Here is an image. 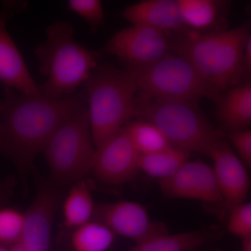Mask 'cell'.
Listing matches in <instances>:
<instances>
[{
	"mask_svg": "<svg viewBox=\"0 0 251 251\" xmlns=\"http://www.w3.org/2000/svg\"><path fill=\"white\" fill-rule=\"evenodd\" d=\"M87 104L85 92L58 99L25 95L4 86L0 99V152L25 174L63 122Z\"/></svg>",
	"mask_w": 251,
	"mask_h": 251,
	"instance_id": "1",
	"label": "cell"
},
{
	"mask_svg": "<svg viewBox=\"0 0 251 251\" xmlns=\"http://www.w3.org/2000/svg\"><path fill=\"white\" fill-rule=\"evenodd\" d=\"M251 23L209 33L188 31L170 39L171 51L191 62L199 74L221 92L241 84L243 55Z\"/></svg>",
	"mask_w": 251,
	"mask_h": 251,
	"instance_id": "2",
	"label": "cell"
},
{
	"mask_svg": "<svg viewBox=\"0 0 251 251\" xmlns=\"http://www.w3.org/2000/svg\"><path fill=\"white\" fill-rule=\"evenodd\" d=\"M46 36L35 50L39 71L46 77L39 86L40 93L50 99L73 95L99 65L101 54L79 44L67 21L54 22L46 29Z\"/></svg>",
	"mask_w": 251,
	"mask_h": 251,
	"instance_id": "3",
	"label": "cell"
},
{
	"mask_svg": "<svg viewBox=\"0 0 251 251\" xmlns=\"http://www.w3.org/2000/svg\"><path fill=\"white\" fill-rule=\"evenodd\" d=\"M91 133L96 148L134 117L137 86L126 69L99 64L84 83Z\"/></svg>",
	"mask_w": 251,
	"mask_h": 251,
	"instance_id": "4",
	"label": "cell"
},
{
	"mask_svg": "<svg viewBox=\"0 0 251 251\" xmlns=\"http://www.w3.org/2000/svg\"><path fill=\"white\" fill-rule=\"evenodd\" d=\"M198 103V100L150 98L137 94L134 117L156 126L171 146L209 156L226 135L211 125Z\"/></svg>",
	"mask_w": 251,
	"mask_h": 251,
	"instance_id": "5",
	"label": "cell"
},
{
	"mask_svg": "<svg viewBox=\"0 0 251 251\" xmlns=\"http://www.w3.org/2000/svg\"><path fill=\"white\" fill-rule=\"evenodd\" d=\"M126 69L134 78L137 94L143 97L199 101L203 98L215 100L221 93L189 61L173 52L148 65Z\"/></svg>",
	"mask_w": 251,
	"mask_h": 251,
	"instance_id": "6",
	"label": "cell"
},
{
	"mask_svg": "<svg viewBox=\"0 0 251 251\" xmlns=\"http://www.w3.org/2000/svg\"><path fill=\"white\" fill-rule=\"evenodd\" d=\"M52 182L59 187L81 181L92 172L94 146L87 104L68 117L44 150Z\"/></svg>",
	"mask_w": 251,
	"mask_h": 251,
	"instance_id": "7",
	"label": "cell"
},
{
	"mask_svg": "<svg viewBox=\"0 0 251 251\" xmlns=\"http://www.w3.org/2000/svg\"><path fill=\"white\" fill-rule=\"evenodd\" d=\"M102 52L115 56L126 67H140L155 62L170 53L171 41L166 33L132 25L115 33Z\"/></svg>",
	"mask_w": 251,
	"mask_h": 251,
	"instance_id": "8",
	"label": "cell"
},
{
	"mask_svg": "<svg viewBox=\"0 0 251 251\" xmlns=\"http://www.w3.org/2000/svg\"><path fill=\"white\" fill-rule=\"evenodd\" d=\"M92 220L136 244L168 233L164 224L153 221L143 204L132 201H120L96 205Z\"/></svg>",
	"mask_w": 251,
	"mask_h": 251,
	"instance_id": "9",
	"label": "cell"
},
{
	"mask_svg": "<svg viewBox=\"0 0 251 251\" xmlns=\"http://www.w3.org/2000/svg\"><path fill=\"white\" fill-rule=\"evenodd\" d=\"M27 3L4 1L0 10V82L25 95L39 97V85L31 76L21 52L6 29V23L23 11Z\"/></svg>",
	"mask_w": 251,
	"mask_h": 251,
	"instance_id": "10",
	"label": "cell"
},
{
	"mask_svg": "<svg viewBox=\"0 0 251 251\" xmlns=\"http://www.w3.org/2000/svg\"><path fill=\"white\" fill-rule=\"evenodd\" d=\"M138 158L139 153L122 128L97 149L91 173L103 184H125L131 181L139 171Z\"/></svg>",
	"mask_w": 251,
	"mask_h": 251,
	"instance_id": "11",
	"label": "cell"
},
{
	"mask_svg": "<svg viewBox=\"0 0 251 251\" xmlns=\"http://www.w3.org/2000/svg\"><path fill=\"white\" fill-rule=\"evenodd\" d=\"M60 187L52 182L42 184L24 213L19 242L29 251H49L54 217L61 202Z\"/></svg>",
	"mask_w": 251,
	"mask_h": 251,
	"instance_id": "12",
	"label": "cell"
},
{
	"mask_svg": "<svg viewBox=\"0 0 251 251\" xmlns=\"http://www.w3.org/2000/svg\"><path fill=\"white\" fill-rule=\"evenodd\" d=\"M167 198L224 202L212 167L202 161H188L168 179L159 181Z\"/></svg>",
	"mask_w": 251,
	"mask_h": 251,
	"instance_id": "13",
	"label": "cell"
},
{
	"mask_svg": "<svg viewBox=\"0 0 251 251\" xmlns=\"http://www.w3.org/2000/svg\"><path fill=\"white\" fill-rule=\"evenodd\" d=\"M209 157L224 202L229 209L245 202L251 181L247 167L231 148L226 135L211 150Z\"/></svg>",
	"mask_w": 251,
	"mask_h": 251,
	"instance_id": "14",
	"label": "cell"
},
{
	"mask_svg": "<svg viewBox=\"0 0 251 251\" xmlns=\"http://www.w3.org/2000/svg\"><path fill=\"white\" fill-rule=\"evenodd\" d=\"M120 15L130 24L152 28L166 34L181 32L186 28L177 0H145L130 5Z\"/></svg>",
	"mask_w": 251,
	"mask_h": 251,
	"instance_id": "15",
	"label": "cell"
},
{
	"mask_svg": "<svg viewBox=\"0 0 251 251\" xmlns=\"http://www.w3.org/2000/svg\"><path fill=\"white\" fill-rule=\"evenodd\" d=\"M216 115L229 133L248 130L251 124V83L229 87L215 99Z\"/></svg>",
	"mask_w": 251,
	"mask_h": 251,
	"instance_id": "16",
	"label": "cell"
},
{
	"mask_svg": "<svg viewBox=\"0 0 251 251\" xmlns=\"http://www.w3.org/2000/svg\"><path fill=\"white\" fill-rule=\"evenodd\" d=\"M219 236L215 227L176 234L168 232L138 243L126 251H194L214 242Z\"/></svg>",
	"mask_w": 251,
	"mask_h": 251,
	"instance_id": "17",
	"label": "cell"
},
{
	"mask_svg": "<svg viewBox=\"0 0 251 251\" xmlns=\"http://www.w3.org/2000/svg\"><path fill=\"white\" fill-rule=\"evenodd\" d=\"M177 3L185 27L198 33L217 27L227 4L217 0H177Z\"/></svg>",
	"mask_w": 251,
	"mask_h": 251,
	"instance_id": "18",
	"label": "cell"
},
{
	"mask_svg": "<svg viewBox=\"0 0 251 251\" xmlns=\"http://www.w3.org/2000/svg\"><path fill=\"white\" fill-rule=\"evenodd\" d=\"M191 153L175 147L155 151L139 154L138 168L149 176L159 181L171 177L179 171L184 163L189 161Z\"/></svg>",
	"mask_w": 251,
	"mask_h": 251,
	"instance_id": "19",
	"label": "cell"
},
{
	"mask_svg": "<svg viewBox=\"0 0 251 251\" xmlns=\"http://www.w3.org/2000/svg\"><path fill=\"white\" fill-rule=\"evenodd\" d=\"M95 206L92 193L84 181L81 180L73 184L63 202L66 228L74 229L91 221Z\"/></svg>",
	"mask_w": 251,
	"mask_h": 251,
	"instance_id": "20",
	"label": "cell"
},
{
	"mask_svg": "<svg viewBox=\"0 0 251 251\" xmlns=\"http://www.w3.org/2000/svg\"><path fill=\"white\" fill-rule=\"evenodd\" d=\"M115 235L106 226L92 219L74 229L71 240L74 251H107Z\"/></svg>",
	"mask_w": 251,
	"mask_h": 251,
	"instance_id": "21",
	"label": "cell"
},
{
	"mask_svg": "<svg viewBox=\"0 0 251 251\" xmlns=\"http://www.w3.org/2000/svg\"><path fill=\"white\" fill-rule=\"evenodd\" d=\"M139 154H147L171 146L156 126L145 120L129 122L124 127Z\"/></svg>",
	"mask_w": 251,
	"mask_h": 251,
	"instance_id": "22",
	"label": "cell"
},
{
	"mask_svg": "<svg viewBox=\"0 0 251 251\" xmlns=\"http://www.w3.org/2000/svg\"><path fill=\"white\" fill-rule=\"evenodd\" d=\"M24 226V213L14 208L0 209V246L11 247L19 242Z\"/></svg>",
	"mask_w": 251,
	"mask_h": 251,
	"instance_id": "23",
	"label": "cell"
},
{
	"mask_svg": "<svg viewBox=\"0 0 251 251\" xmlns=\"http://www.w3.org/2000/svg\"><path fill=\"white\" fill-rule=\"evenodd\" d=\"M67 4L68 9L83 18L92 31L103 25L105 14L99 0H69Z\"/></svg>",
	"mask_w": 251,
	"mask_h": 251,
	"instance_id": "24",
	"label": "cell"
},
{
	"mask_svg": "<svg viewBox=\"0 0 251 251\" xmlns=\"http://www.w3.org/2000/svg\"><path fill=\"white\" fill-rule=\"evenodd\" d=\"M227 223L229 233L240 237H251V204L243 202L230 208Z\"/></svg>",
	"mask_w": 251,
	"mask_h": 251,
	"instance_id": "25",
	"label": "cell"
},
{
	"mask_svg": "<svg viewBox=\"0 0 251 251\" xmlns=\"http://www.w3.org/2000/svg\"><path fill=\"white\" fill-rule=\"evenodd\" d=\"M229 142L236 149L239 159L246 167L251 166V131L250 129L229 133L227 136Z\"/></svg>",
	"mask_w": 251,
	"mask_h": 251,
	"instance_id": "26",
	"label": "cell"
},
{
	"mask_svg": "<svg viewBox=\"0 0 251 251\" xmlns=\"http://www.w3.org/2000/svg\"><path fill=\"white\" fill-rule=\"evenodd\" d=\"M251 35L248 38L243 55V80L251 82Z\"/></svg>",
	"mask_w": 251,
	"mask_h": 251,
	"instance_id": "27",
	"label": "cell"
},
{
	"mask_svg": "<svg viewBox=\"0 0 251 251\" xmlns=\"http://www.w3.org/2000/svg\"><path fill=\"white\" fill-rule=\"evenodd\" d=\"M242 251H251V237L242 239Z\"/></svg>",
	"mask_w": 251,
	"mask_h": 251,
	"instance_id": "28",
	"label": "cell"
},
{
	"mask_svg": "<svg viewBox=\"0 0 251 251\" xmlns=\"http://www.w3.org/2000/svg\"><path fill=\"white\" fill-rule=\"evenodd\" d=\"M9 251H29L19 242L8 248Z\"/></svg>",
	"mask_w": 251,
	"mask_h": 251,
	"instance_id": "29",
	"label": "cell"
},
{
	"mask_svg": "<svg viewBox=\"0 0 251 251\" xmlns=\"http://www.w3.org/2000/svg\"><path fill=\"white\" fill-rule=\"evenodd\" d=\"M5 201V194L2 188L0 186V204H2Z\"/></svg>",
	"mask_w": 251,
	"mask_h": 251,
	"instance_id": "30",
	"label": "cell"
},
{
	"mask_svg": "<svg viewBox=\"0 0 251 251\" xmlns=\"http://www.w3.org/2000/svg\"><path fill=\"white\" fill-rule=\"evenodd\" d=\"M0 251H9V250H8V248L0 246Z\"/></svg>",
	"mask_w": 251,
	"mask_h": 251,
	"instance_id": "31",
	"label": "cell"
},
{
	"mask_svg": "<svg viewBox=\"0 0 251 251\" xmlns=\"http://www.w3.org/2000/svg\"><path fill=\"white\" fill-rule=\"evenodd\" d=\"M0 127H1V123H0Z\"/></svg>",
	"mask_w": 251,
	"mask_h": 251,
	"instance_id": "32",
	"label": "cell"
}]
</instances>
